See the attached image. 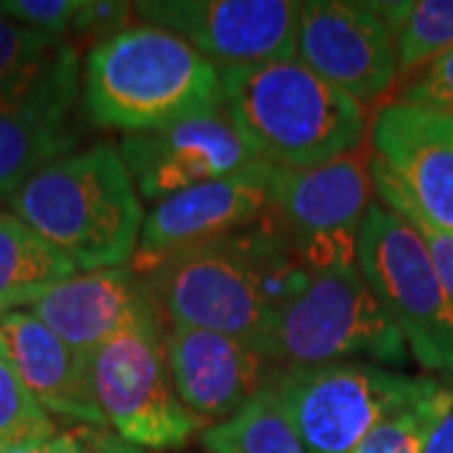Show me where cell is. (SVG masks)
Here are the masks:
<instances>
[{
  "mask_svg": "<svg viewBox=\"0 0 453 453\" xmlns=\"http://www.w3.org/2000/svg\"><path fill=\"white\" fill-rule=\"evenodd\" d=\"M219 73L226 116L257 162L327 164L357 151L371 129L363 104L297 58Z\"/></svg>",
  "mask_w": 453,
  "mask_h": 453,
  "instance_id": "obj_1",
  "label": "cell"
},
{
  "mask_svg": "<svg viewBox=\"0 0 453 453\" xmlns=\"http://www.w3.org/2000/svg\"><path fill=\"white\" fill-rule=\"evenodd\" d=\"M8 202L79 270L124 267L136 255L144 210L119 146H88L46 164Z\"/></svg>",
  "mask_w": 453,
  "mask_h": 453,
  "instance_id": "obj_2",
  "label": "cell"
},
{
  "mask_svg": "<svg viewBox=\"0 0 453 453\" xmlns=\"http://www.w3.org/2000/svg\"><path fill=\"white\" fill-rule=\"evenodd\" d=\"M222 106L219 68L177 33L129 26L88 50L83 109L98 127L131 136Z\"/></svg>",
  "mask_w": 453,
  "mask_h": 453,
  "instance_id": "obj_3",
  "label": "cell"
},
{
  "mask_svg": "<svg viewBox=\"0 0 453 453\" xmlns=\"http://www.w3.org/2000/svg\"><path fill=\"white\" fill-rule=\"evenodd\" d=\"M257 350L280 368H308L371 357L405 363V340L357 265L312 273L310 288L275 315Z\"/></svg>",
  "mask_w": 453,
  "mask_h": 453,
  "instance_id": "obj_4",
  "label": "cell"
},
{
  "mask_svg": "<svg viewBox=\"0 0 453 453\" xmlns=\"http://www.w3.org/2000/svg\"><path fill=\"white\" fill-rule=\"evenodd\" d=\"M356 265L416 363L453 375V303L421 234L372 202L360 226Z\"/></svg>",
  "mask_w": 453,
  "mask_h": 453,
  "instance_id": "obj_5",
  "label": "cell"
},
{
  "mask_svg": "<svg viewBox=\"0 0 453 453\" xmlns=\"http://www.w3.org/2000/svg\"><path fill=\"white\" fill-rule=\"evenodd\" d=\"M434 375H405L365 363L282 368L275 390L308 453H356L395 411L436 388Z\"/></svg>",
  "mask_w": 453,
  "mask_h": 453,
  "instance_id": "obj_6",
  "label": "cell"
},
{
  "mask_svg": "<svg viewBox=\"0 0 453 453\" xmlns=\"http://www.w3.org/2000/svg\"><path fill=\"white\" fill-rule=\"evenodd\" d=\"M144 280L172 327L210 330L257 348L275 320L240 232L184 250Z\"/></svg>",
  "mask_w": 453,
  "mask_h": 453,
  "instance_id": "obj_7",
  "label": "cell"
},
{
  "mask_svg": "<svg viewBox=\"0 0 453 453\" xmlns=\"http://www.w3.org/2000/svg\"><path fill=\"white\" fill-rule=\"evenodd\" d=\"M91 390L113 434L142 449H181L195 436L196 423L179 401L166 350L162 320L124 330L88 363Z\"/></svg>",
  "mask_w": 453,
  "mask_h": 453,
  "instance_id": "obj_8",
  "label": "cell"
},
{
  "mask_svg": "<svg viewBox=\"0 0 453 453\" xmlns=\"http://www.w3.org/2000/svg\"><path fill=\"white\" fill-rule=\"evenodd\" d=\"M270 211L312 273L356 265L357 237L372 204L371 159L360 151L290 169L270 164Z\"/></svg>",
  "mask_w": 453,
  "mask_h": 453,
  "instance_id": "obj_9",
  "label": "cell"
},
{
  "mask_svg": "<svg viewBox=\"0 0 453 453\" xmlns=\"http://www.w3.org/2000/svg\"><path fill=\"white\" fill-rule=\"evenodd\" d=\"M303 3L295 0H144L134 16L177 33L219 71L292 61Z\"/></svg>",
  "mask_w": 453,
  "mask_h": 453,
  "instance_id": "obj_10",
  "label": "cell"
},
{
  "mask_svg": "<svg viewBox=\"0 0 453 453\" xmlns=\"http://www.w3.org/2000/svg\"><path fill=\"white\" fill-rule=\"evenodd\" d=\"M295 58L363 106L386 96L398 79L393 33L371 3H303Z\"/></svg>",
  "mask_w": 453,
  "mask_h": 453,
  "instance_id": "obj_11",
  "label": "cell"
},
{
  "mask_svg": "<svg viewBox=\"0 0 453 453\" xmlns=\"http://www.w3.org/2000/svg\"><path fill=\"white\" fill-rule=\"evenodd\" d=\"M270 164L255 162L242 172L214 179L159 202L144 219L131 270L149 277L184 250L226 237L255 225L270 210Z\"/></svg>",
  "mask_w": 453,
  "mask_h": 453,
  "instance_id": "obj_12",
  "label": "cell"
},
{
  "mask_svg": "<svg viewBox=\"0 0 453 453\" xmlns=\"http://www.w3.org/2000/svg\"><path fill=\"white\" fill-rule=\"evenodd\" d=\"M119 154L136 192L157 204L257 162L229 121L225 106L166 129L131 134L119 144Z\"/></svg>",
  "mask_w": 453,
  "mask_h": 453,
  "instance_id": "obj_13",
  "label": "cell"
},
{
  "mask_svg": "<svg viewBox=\"0 0 453 453\" xmlns=\"http://www.w3.org/2000/svg\"><path fill=\"white\" fill-rule=\"evenodd\" d=\"M164 350L179 401L202 431L237 416L282 372L255 345L196 327H169Z\"/></svg>",
  "mask_w": 453,
  "mask_h": 453,
  "instance_id": "obj_14",
  "label": "cell"
},
{
  "mask_svg": "<svg viewBox=\"0 0 453 453\" xmlns=\"http://www.w3.org/2000/svg\"><path fill=\"white\" fill-rule=\"evenodd\" d=\"M76 98L79 50L64 41L31 86L0 101V199L76 146L79 134L71 127Z\"/></svg>",
  "mask_w": 453,
  "mask_h": 453,
  "instance_id": "obj_15",
  "label": "cell"
},
{
  "mask_svg": "<svg viewBox=\"0 0 453 453\" xmlns=\"http://www.w3.org/2000/svg\"><path fill=\"white\" fill-rule=\"evenodd\" d=\"M372 157L416 207L453 234V116L390 101L371 121Z\"/></svg>",
  "mask_w": 453,
  "mask_h": 453,
  "instance_id": "obj_16",
  "label": "cell"
},
{
  "mask_svg": "<svg viewBox=\"0 0 453 453\" xmlns=\"http://www.w3.org/2000/svg\"><path fill=\"white\" fill-rule=\"evenodd\" d=\"M31 315L81 353H94L129 327L162 320L146 280L129 265L68 277L33 303Z\"/></svg>",
  "mask_w": 453,
  "mask_h": 453,
  "instance_id": "obj_17",
  "label": "cell"
},
{
  "mask_svg": "<svg viewBox=\"0 0 453 453\" xmlns=\"http://www.w3.org/2000/svg\"><path fill=\"white\" fill-rule=\"evenodd\" d=\"M0 330L11 350V363L38 403L56 416L106 428L91 390V353L71 348L31 312L13 310L0 315Z\"/></svg>",
  "mask_w": 453,
  "mask_h": 453,
  "instance_id": "obj_18",
  "label": "cell"
},
{
  "mask_svg": "<svg viewBox=\"0 0 453 453\" xmlns=\"http://www.w3.org/2000/svg\"><path fill=\"white\" fill-rule=\"evenodd\" d=\"M79 267L16 214H0V315L33 305Z\"/></svg>",
  "mask_w": 453,
  "mask_h": 453,
  "instance_id": "obj_19",
  "label": "cell"
},
{
  "mask_svg": "<svg viewBox=\"0 0 453 453\" xmlns=\"http://www.w3.org/2000/svg\"><path fill=\"white\" fill-rule=\"evenodd\" d=\"M207 453H308L275 386L262 390L229 421L202 431Z\"/></svg>",
  "mask_w": 453,
  "mask_h": 453,
  "instance_id": "obj_20",
  "label": "cell"
},
{
  "mask_svg": "<svg viewBox=\"0 0 453 453\" xmlns=\"http://www.w3.org/2000/svg\"><path fill=\"white\" fill-rule=\"evenodd\" d=\"M371 5L393 33L401 76H413L453 49V0H403Z\"/></svg>",
  "mask_w": 453,
  "mask_h": 453,
  "instance_id": "obj_21",
  "label": "cell"
},
{
  "mask_svg": "<svg viewBox=\"0 0 453 453\" xmlns=\"http://www.w3.org/2000/svg\"><path fill=\"white\" fill-rule=\"evenodd\" d=\"M453 408V383L441 380L421 401L395 411L372 428L356 453H423L438 421Z\"/></svg>",
  "mask_w": 453,
  "mask_h": 453,
  "instance_id": "obj_22",
  "label": "cell"
},
{
  "mask_svg": "<svg viewBox=\"0 0 453 453\" xmlns=\"http://www.w3.org/2000/svg\"><path fill=\"white\" fill-rule=\"evenodd\" d=\"M61 46L64 41L0 13V101L31 86Z\"/></svg>",
  "mask_w": 453,
  "mask_h": 453,
  "instance_id": "obj_23",
  "label": "cell"
},
{
  "mask_svg": "<svg viewBox=\"0 0 453 453\" xmlns=\"http://www.w3.org/2000/svg\"><path fill=\"white\" fill-rule=\"evenodd\" d=\"M56 426L35 401L11 357H0V449L28 441H50Z\"/></svg>",
  "mask_w": 453,
  "mask_h": 453,
  "instance_id": "obj_24",
  "label": "cell"
},
{
  "mask_svg": "<svg viewBox=\"0 0 453 453\" xmlns=\"http://www.w3.org/2000/svg\"><path fill=\"white\" fill-rule=\"evenodd\" d=\"M371 179L372 189L380 195V199L386 202V207L395 211L398 217H403L405 222L421 234V240L426 242L428 252H431V259L436 265L438 277H441V282H443V288H446L453 303V234L434 225L416 207V202L405 195V189L395 181V177L375 157H371Z\"/></svg>",
  "mask_w": 453,
  "mask_h": 453,
  "instance_id": "obj_25",
  "label": "cell"
},
{
  "mask_svg": "<svg viewBox=\"0 0 453 453\" xmlns=\"http://www.w3.org/2000/svg\"><path fill=\"white\" fill-rule=\"evenodd\" d=\"M395 101L453 116V49L408 76Z\"/></svg>",
  "mask_w": 453,
  "mask_h": 453,
  "instance_id": "obj_26",
  "label": "cell"
},
{
  "mask_svg": "<svg viewBox=\"0 0 453 453\" xmlns=\"http://www.w3.org/2000/svg\"><path fill=\"white\" fill-rule=\"evenodd\" d=\"M83 0H3L0 13L33 31L68 41Z\"/></svg>",
  "mask_w": 453,
  "mask_h": 453,
  "instance_id": "obj_27",
  "label": "cell"
},
{
  "mask_svg": "<svg viewBox=\"0 0 453 453\" xmlns=\"http://www.w3.org/2000/svg\"><path fill=\"white\" fill-rule=\"evenodd\" d=\"M134 16V3H109V0H83L71 35L79 41H94V46L127 31Z\"/></svg>",
  "mask_w": 453,
  "mask_h": 453,
  "instance_id": "obj_28",
  "label": "cell"
},
{
  "mask_svg": "<svg viewBox=\"0 0 453 453\" xmlns=\"http://www.w3.org/2000/svg\"><path fill=\"white\" fill-rule=\"evenodd\" d=\"M46 453H98V449L94 438H91L88 426H81L76 431L56 434L46 443Z\"/></svg>",
  "mask_w": 453,
  "mask_h": 453,
  "instance_id": "obj_29",
  "label": "cell"
},
{
  "mask_svg": "<svg viewBox=\"0 0 453 453\" xmlns=\"http://www.w3.org/2000/svg\"><path fill=\"white\" fill-rule=\"evenodd\" d=\"M88 431H91V438L96 443L98 453H151L142 449V446H134L129 441H124L119 434H113L109 428H91L88 426Z\"/></svg>",
  "mask_w": 453,
  "mask_h": 453,
  "instance_id": "obj_30",
  "label": "cell"
},
{
  "mask_svg": "<svg viewBox=\"0 0 453 453\" xmlns=\"http://www.w3.org/2000/svg\"><path fill=\"white\" fill-rule=\"evenodd\" d=\"M423 453H453V408L438 421Z\"/></svg>",
  "mask_w": 453,
  "mask_h": 453,
  "instance_id": "obj_31",
  "label": "cell"
},
{
  "mask_svg": "<svg viewBox=\"0 0 453 453\" xmlns=\"http://www.w3.org/2000/svg\"><path fill=\"white\" fill-rule=\"evenodd\" d=\"M49 441H28V443H16V446H3L0 453H46Z\"/></svg>",
  "mask_w": 453,
  "mask_h": 453,
  "instance_id": "obj_32",
  "label": "cell"
},
{
  "mask_svg": "<svg viewBox=\"0 0 453 453\" xmlns=\"http://www.w3.org/2000/svg\"><path fill=\"white\" fill-rule=\"evenodd\" d=\"M0 357H11L8 342H5V338H3V330H0Z\"/></svg>",
  "mask_w": 453,
  "mask_h": 453,
  "instance_id": "obj_33",
  "label": "cell"
}]
</instances>
